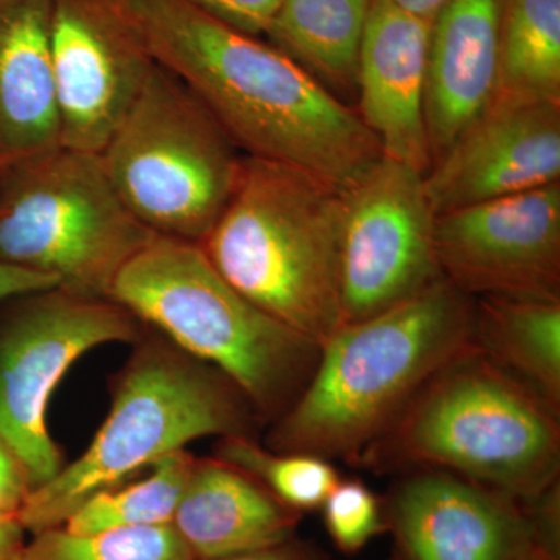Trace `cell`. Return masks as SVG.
<instances>
[{
  "mask_svg": "<svg viewBox=\"0 0 560 560\" xmlns=\"http://www.w3.org/2000/svg\"><path fill=\"white\" fill-rule=\"evenodd\" d=\"M156 65L190 88L245 156L346 191L383 156L359 113L287 55L184 0H109Z\"/></svg>",
  "mask_w": 560,
  "mask_h": 560,
  "instance_id": "6da1fadb",
  "label": "cell"
},
{
  "mask_svg": "<svg viewBox=\"0 0 560 560\" xmlns=\"http://www.w3.org/2000/svg\"><path fill=\"white\" fill-rule=\"evenodd\" d=\"M474 348V298L434 280L396 307L342 324L268 445L355 464L438 371Z\"/></svg>",
  "mask_w": 560,
  "mask_h": 560,
  "instance_id": "7a4b0ae2",
  "label": "cell"
},
{
  "mask_svg": "<svg viewBox=\"0 0 560 560\" xmlns=\"http://www.w3.org/2000/svg\"><path fill=\"white\" fill-rule=\"evenodd\" d=\"M355 464L448 471L529 504L559 485V410L474 348L438 371Z\"/></svg>",
  "mask_w": 560,
  "mask_h": 560,
  "instance_id": "3957f363",
  "label": "cell"
},
{
  "mask_svg": "<svg viewBox=\"0 0 560 560\" xmlns=\"http://www.w3.org/2000/svg\"><path fill=\"white\" fill-rule=\"evenodd\" d=\"M345 191L279 164L243 156L223 215L200 243L246 300L319 348L340 329Z\"/></svg>",
  "mask_w": 560,
  "mask_h": 560,
  "instance_id": "277c9868",
  "label": "cell"
},
{
  "mask_svg": "<svg viewBox=\"0 0 560 560\" xmlns=\"http://www.w3.org/2000/svg\"><path fill=\"white\" fill-rule=\"evenodd\" d=\"M109 300L213 364L265 416L289 410L318 364L319 346L238 293L200 243L156 235L125 265Z\"/></svg>",
  "mask_w": 560,
  "mask_h": 560,
  "instance_id": "5b68a950",
  "label": "cell"
},
{
  "mask_svg": "<svg viewBox=\"0 0 560 560\" xmlns=\"http://www.w3.org/2000/svg\"><path fill=\"white\" fill-rule=\"evenodd\" d=\"M242 397L202 361L147 342L121 372L108 418L88 451L28 493L18 522L33 534L57 528L95 493L121 485L191 441L246 434Z\"/></svg>",
  "mask_w": 560,
  "mask_h": 560,
  "instance_id": "8992f818",
  "label": "cell"
},
{
  "mask_svg": "<svg viewBox=\"0 0 560 560\" xmlns=\"http://www.w3.org/2000/svg\"><path fill=\"white\" fill-rule=\"evenodd\" d=\"M245 154L186 83L154 65L101 158L132 215L201 243L230 205Z\"/></svg>",
  "mask_w": 560,
  "mask_h": 560,
  "instance_id": "52a82bcc",
  "label": "cell"
},
{
  "mask_svg": "<svg viewBox=\"0 0 560 560\" xmlns=\"http://www.w3.org/2000/svg\"><path fill=\"white\" fill-rule=\"evenodd\" d=\"M156 234L121 202L101 154L66 147L0 173V264L109 300L117 276Z\"/></svg>",
  "mask_w": 560,
  "mask_h": 560,
  "instance_id": "ba28073f",
  "label": "cell"
},
{
  "mask_svg": "<svg viewBox=\"0 0 560 560\" xmlns=\"http://www.w3.org/2000/svg\"><path fill=\"white\" fill-rule=\"evenodd\" d=\"M139 324L117 302L58 287L16 298L0 324V436L21 459L33 489L65 467L46 419L58 383L90 350L138 341Z\"/></svg>",
  "mask_w": 560,
  "mask_h": 560,
  "instance_id": "9c48e42d",
  "label": "cell"
},
{
  "mask_svg": "<svg viewBox=\"0 0 560 560\" xmlns=\"http://www.w3.org/2000/svg\"><path fill=\"white\" fill-rule=\"evenodd\" d=\"M423 176L410 165L382 156L359 184L345 191L342 324L396 307L442 278L434 254L436 215Z\"/></svg>",
  "mask_w": 560,
  "mask_h": 560,
  "instance_id": "30bf717a",
  "label": "cell"
},
{
  "mask_svg": "<svg viewBox=\"0 0 560 560\" xmlns=\"http://www.w3.org/2000/svg\"><path fill=\"white\" fill-rule=\"evenodd\" d=\"M442 278L470 298L560 300V183L442 213Z\"/></svg>",
  "mask_w": 560,
  "mask_h": 560,
  "instance_id": "8fae6325",
  "label": "cell"
},
{
  "mask_svg": "<svg viewBox=\"0 0 560 560\" xmlns=\"http://www.w3.org/2000/svg\"><path fill=\"white\" fill-rule=\"evenodd\" d=\"M51 50L61 145L101 154L156 62L109 0H55Z\"/></svg>",
  "mask_w": 560,
  "mask_h": 560,
  "instance_id": "7c38bea8",
  "label": "cell"
},
{
  "mask_svg": "<svg viewBox=\"0 0 560 560\" xmlns=\"http://www.w3.org/2000/svg\"><path fill=\"white\" fill-rule=\"evenodd\" d=\"M383 506L411 560H518L541 545L529 504L448 471H405Z\"/></svg>",
  "mask_w": 560,
  "mask_h": 560,
  "instance_id": "4fadbf2b",
  "label": "cell"
},
{
  "mask_svg": "<svg viewBox=\"0 0 560 560\" xmlns=\"http://www.w3.org/2000/svg\"><path fill=\"white\" fill-rule=\"evenodd\" d=\"M423 180L436 217L560 183V103L495 98Z\"/></svg>",
  "mask_w": 560,
  "mask_h": 560,
  "instance_id": "5bb4252c",
  "label": "cell"
},
{
  "mask_svg": "<svg viewBox=\"0 0 560 560\" xmlns=\"http://www.w3.org/2000/svg\"><path fill=\"white\" fill-rule=\"evenodd\" d=\"M431 22L372 0L357 70L359 116L383 156L425 175L431 167L425 124Z\"/></svg>",
  "mask_w": 560,
  "mask_h": 560,
  "instance_id": "9a60e30c",
  "label": "cell"
},
{
  "mask_svg": "<svg viewBox=\"0 0 560 560\" xmlns=\"http://www.w3.org/2000/svg\"><path fill=\"white\" fill-rule=\"evenodd\" d=\"M504 0H448L433 18L425 124L431 165L492 105Z\"/></svg>",
  "mask_w": 560,
  "mask_h": 560,
  "instance_id": "2e32d148",
  "label": "cell"
},
{
  "mask_svg": "<svg viewBox=\"0 0 560 560\" xmlns=\"http://www.w3.org/2000/svg\"><path fill=\"white\" fill-rule=\"evenodd\" d=\"M55 0H0V173L60 149Z\"/></svg>",
  "mask_w": 560,
  "mask_h": 560,
  "instance_id": "e0dca14e",
  "label": "cell"
},
{
  "mask_svg": "<svg viewBox=\"0 0 560 560\" xmlns=\"http://www.w3.org/2000/svg\"><path fill=\"white\" fill-rule=\"evenodd\" d=\"M301 512L220 459H195L172 525L202 560L287 544Z\"/></svg>",
  "mask_w": 560,
  "mask_h": 560,
  "instance_id": "ac0fdd59",
  "label": "cell"
},
{
  "mask_svg": "<svg viewBox=\"0 0 560 560\" xmlns=\"http://www.w3.org/2000/svg\"><path fill=\"white\" fill-rule=\"evenodd\" d=\"M474 341L560 410V300L474 298Z\"/></svg>",
  "mask_w": 560,
  "mask_h": 560,
  "instance_id": "d6986e66",
  "label": "cell"
},
{
  "mask_svg": "<svg viewBox=\"0 0 560 560\" xmlns=\"http://www.w3.org/2000/svg\"><path fill=\"white\" fill-rule=\"evenodd\" d=\"M372 0H280L265 36L326 90L357 91V70Z\"/></svg>",
  "mask_w": 560,
  "mask_h": 560,
  "instance_id": "ffe728a7",
  "label": "cell"
},
{
  "mask_svg": "<svg viewBox=\"0 0 560 560\" xmlns=\"http://www.w3.org/2000/svg\"><path fill=\"white\" fill-rule=\"evenodd\" d=\"M495 98L560 103V0H504Z\"/></svg>",
  "mask_w": 560,
  "mask_h": 560,
  "instance_id": "44dd1931",
  "label": "cell"
},
{
  "mask_svg": "<svg viewBox=\"0 0 560 560\" xmlns=\"http://www.w3.org/2000/svg\"><path fill=\"white\" fill-rule=\"evenodd\" d=\"M195 458L189 452L168 453L151 464V474L128 486L102 490L72 512L62 528L92 534L124 526L168 525L189 478Z\"/></svg>",
  "mask_w": 560,
  "mask_h": 560,
  "instance_id": "7402d4cb",
  "label": "cell"
},
{
  "mask_svg": "<svg viewBox=\"0 0 560 560\" xmlns=\"http://www.w3.org/2000/svg\"><path fill=\"white\" fill-rule=\"evenodd\" d=\"M217 459L242 470L296 512L320 510L341 480L329 459L260 447L246 434L221 438Z\"/></svg>",
  "mask_w": 560,
  "mask_h": 560,
  "instance_id": "603a6c76",
  "label": "cell"
},
{
  "mask_svg": "<svg viewBox=\"0 0 560 560\" xmlns=\"http://www.w3.org/2000/svg\"><path fill=\"white\" fill-rule=\"evenodd\" d=\"M172 523L124 526L92 534H72L61 526L35 534L25 560H195Z\"/></svg>",
  "mask_w": 560,
  "mask_h": 560,
  "instance_id": "cb8c5ba5",
  "label": "cell"
},
{
  "mask_svg": "<svg viewBox=\"0 0 560 560\" xmlns=\"http://www.w3.org/2000/svg\"><path fill=\"white\" fill-rule=\"evenodd\" d=\"M320 510L330 539L348 555L363 550L388 529L383 501L359 480L338 481Z\"/></svg>",
  "mask_w": 560,
  "mask_h": 560,
  "instance_id": "d4e9b609",
  "label": "cell"
},
{
  "mask_svg": "<svg viewBox=\"0 0 560 560\" xmlns=\"http://www.w3.org/2000/svg\"><path fill=\"white\" fill-rule=\"evenodd\" d=\"M184 2L221 24L256 38L265 35L270 28L280 5V0H184Z\"/></svg>",
  "mask_w": 560,
  "mask_h": 560,
  "instance_id": "484cf974",
  "label": "cell"
},
{
  "mask_svg": "<svg viewBox=\"0 0 560 560\" xmlns=\"http://www.w3.org/2000/svg\"><path fill=\"white\" fill-rule=\"evenodd\" d=\"M32 490L27 470L0 436V523L18 522Z\"/></svg>",
  "mask_w": 560,
  "mask_h": 560,
  "instance_id": "4316f807",
  "label": "cell"
},
{
  "mask_svg": "<svg viewBox=\"0 0 560 560\" xmlns=\"http://www.w3.org/2000/svg\"><path fill=\"white\" fill-rule=\"evenodd\" d=\"M57 287H60V280L54 276L0 264V302Z\"/></svg>",
  "mask_w": 560,
  "mask_h": 560,
  "instance_id": "83f0119b",
  "label": "cell"
},
{
  "mask_svg": "<svg viewBox=\"0 0 560 560\" xmlns=\"http://www.w3.org/2000/svg\"><path fill=\"white\" fill-rule=\"evenodd\" d=\"M25 547L20 522L0 523V560H25Z\"/></svg>",
  "mask_w": 560,
  "mask_h": 560,
  "instance_id": "f1b7e54d",
  "label": "cell"
},
{
  "mask_svg": "<svg viewBox=\"0 0 560 560\" xmlns=\"http://www.w3.org/2000/svg\"><path fill=\"white\" fill-rule=\"evenodd\" d=\"M208 560H318V558L316 556L313 558V556L304 550H300V548L291 547L289 541H287V544L267 548V550L243 552V555Z\"/></svg>",
  "mask_w": 560,
  "mask_h": 560,
  "instance_id": "f546056e",
  "label": "cell"
},
{
  "mask_svg": "<svg viewBox=\"0 0 560 560\" xmlns=\"http://www.w3.org/2000/svg\"><path fill=\"white\" fill-rule=\"evenodd\" d=\"M386 2L393 3L397 9L407 11V13L431 22L448 0H386Z\"/></svg>",
  "mask_w": 560,
  "mask_h": 560,
  "instance_id": "4dcf8cb0",
  "label": "cell"
},
{
  "mask_svg": "<svg viewBox=\"0 0 560 560\" xmlns=\"http://www.w3.org/2000/svg\"><path fill=\"white\" fill-rule=\"evenodd\" d=\"M518 560H559V551L537 544L530 547Z\"/></svg>",
  "mask_w": 560,
  "mask_h": 560,
  "instance_id": "1f68e13d",
  "label": "cell"
},
{
  "mask_svg": "<svg viewBox=\"0 0 560 560\" xmlns=\"http://www.w3.org/2000/svg\"><path fill=\"white\" fill-rule=\"evenodd\" d=\"M390 560H411L408 558L407 555H405L404 551L400 550V548H397L396 552H394L393 559Z\"/></svg>",
  "mask_w": 560,
  "mask_h": 560,
  "instance_id": "d6a6232c",
  "label": "cell"
}]
</instances>
